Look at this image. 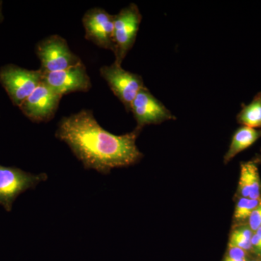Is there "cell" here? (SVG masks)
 I'll use <instances>...</instances> for the list:
<instances>
[{
    "instance_id": "5bb4252c",
    "label": "cell",
    "mask_w": 261,
    "mask_h": 261,
    "mask_svg": "<svg viewBox=\"0 0 261 261\" xmlns=\"http://www.w3.org/2000/svg\"><path fill=\"white\" fill-rule=\"evenodd\" d=\"M261 204V198L251 199L240 197L235 207L233 217L238 221H244L250 217L252 211Z\"/></svg>"
},
{
    "instance_id": "277c9868",
    "label": "cell",
    "mask_w": 261,
    "mask_h": 261,
    "mask_svg": "<svg viewBox=\"0 0 261 261\" xmlns=\"http://www.w3.org/2000/svg\"><path fill=\"white\" fill-rule=\"evenodd\" d=\"M142 18L140 9L134 3L114 15L113 53L116 57L114 63L116 64L122 65L128 51L135 45Z\"/></svg>"
},
{
    "instance_id": "7402d4cb",
    "label": "cell",
    "mask_w": 261,
    "mask_h": 261,
    "mask_svg": "<svg viewBox=\"0 0 261 261\" xmlns=\"http://www.w3.org/2000/svg\"><path fill=\"white\" fill-rule=\"evenodd\" d=\"M250 261H260V260H250Z\"/></svg>"
},
{
    "instance_id": "8fae6325",
    "label": "cell",
    "mask_w": 261,
    "mask_h": 261,
    "mask_svg": "<svg viewBox=\"0 0 261 261\" xmlns=\"http://www.w3.org/2000/svg\"><path fill=\"white\" fill-rule=\"evenodd\" d=\"M238 192L241 197L261 198V182L256 161L241 163Z\"/></svg>"
},
{
    "instance_id": "e0dca14e",
    "label": "cell",
    "mask_w": 261,
    "mask_h": 261,
    "mask_svg": "<svg viewBox=\"0 0 261 261\" xmlns=\"http://www.w3.org/2000/svg\"><path fill=\"white\" fill-rule=\"evenodd\" d=\"M226 257L231 260H247V252L240 247L228 245Z\"/></svg>"
},
{
    "instance_id": "2e32d148",
    "label": "cell",
    "mask_w": 261,
    "mask_h": 261,
    "mask_svg": "<svg viewBox=\"0 0 261 261\" xmlns=\"http://www.w3.org/2000/svg\"><path fill=\"white\" fill-rule=\"evenodd\" d=\"M249 227L253 232L261 226V204L253 211L248 218Z\"/></svg>"
},
{
    "instance_id": "d6986e66",
    "label": "cell",
    "mask_w": 261,
    "mask_h": 261,
    "mask_svg": "<svg viewBox=\"0 0 261 261\" xmlns=\"http://www.w3.org/2000/svg\"><path fill=\"white\" fill-rule=\"evenodd\" d=\"M4 20V16L3 13V2L0 1V23Z\"/></svg>"
},
{
    "instance_id": "8992f818",
    "label": "cell",
    "mask_w": 261,
    "mask_h": 261,
    "mask_svg": "<svg viewBox=\"0 0 261 261\" xmlns=\"http://www.w3.org/2000/svg\"><path fill=\"white\" fill-rule=\"evenodd\" d=\"M99 71L113 94L121 101L127 112L130 113L136 96L145 87L142 76L123 69L121 65L116 63L104 65Z\"/></svg>"
},
{
    "instance_id": "30bf717a",
    "label": "cell",
    "mask_w": 261,
    "mask_h": 261,
    "mask_svg": "<svg viewBox=\"0 0 261 261\" xmlns=\"http://www.w3.org/2000/svg\"><path fill=\"white\" fill-rule=\"evenodd\" d=\"M42 82L61 96L72 92H88L92 87L84 63L61 71L43 73Z\"/></svg>"
},
{
    "instance_id": "ba28073f",
    "label": "cell",
    "mask_w": 261,
    "mask_h": 261,
    "mask_svg": "<svg viewBox=\"0 0 261 261\" xmlns=\"http://www.w3.org/2000/svg\"><path fill=\"white\" fill-rule=\"evenodd\" d=\"M137 128L142 129L148 125L161 124L176 120V116L145 87L136 96L130 107Z\"/></svg>"
},
{
    "instance_id": "44dd1931",
    "label": "cell",
    "mask_w": 261,
    "mask_h": 261,
    "mask_svg": "<svg viewBox=\"0 0 261 261\" xmlns=\"http://www.w3.org/2000/svg\"><path fill=\"white\" fill-rule=\"evenodd\" d=\"M255 161H256V162L261 163V155L257 156V159H256V160H255Z\"/></svg>"
},
{
    "instance_id": "7c38bea8",
    "label": "cell",
    "mask_w": 261,
    "mask_h": 261,
    "mask_svg": "<svg viewBox=\"0 0 261 261\" xmlns=\"http://www.w3.org/2000/svg\"><path fill=\"white\" fill-rule=\"evenodd\" d=\"M261 138V129L243 126L236 130L231 137V143L225 154V164L230 162L239 153L248 149Z\"/></svg>"
},
{
    "instance_id": "ffe728a7",
    "label": "cell",
    "mask_w": 261,
    "mask_h": 261,
    "mask_svg": "<svg viewBox=\"0 0 261 261\" xmlns=\"http://www.w3.org/2000/svg\"><path fill=\"white\" fill-rule=\"evenodd\" d=\"M224 261H247V260H231V259L226 258L225 257Z\"/></svg>"
},
{
    "instance_id": "7a4b0ae2",
    "label": "cell",
    "mask_w": 261,
    "mask_h": 261,
    "mask_svg": "<svg viewBox=\"0 0 261 261\" xmlns=\"http://www.w3.org/2000/svg\"><path fill=\"white\" fill-rule=\"evenodd\" d=\"M42 70H28L14 64L0 68V84L13 104L20 107L42 82Z\"/></svg>"
},
{
    "instance_id": "ac0fdd59",
    "label": "cell",
    "mask_w": 261,
    "mask_h": 261,
    "mask_svg": "<svg viewBox=\"0 0 261 261\" xmlns=\"http://www.w3.org/2000/svg\"><path fill=\"white\" fill-rule=\"evenodd\" d=\"M251 245L254 253L261 257V226L252 235Z\"/></svg>"
},
{
    "instance_id": "3957f363",
    "label": "cell",
    "mask_w": 261,
    "mask_h": 261,
    "mask_svg": "<svg viewBox=\"0 0 261 261\" xmlns=\"http://www.w3.org/2000/svg\"><path fill=\"white\" fill-rule=\"evenodd\" d=\"M36 53L43 73L61 71L82 64V60L70 50L64 38L53 35L38 43Z\"/></svg>"
},
{
    "instance_id": "9c48e42d",
    "label": "cell",
    "mask_w": 261,
    "mask_h": 261,
    "mask_svg": "<svg viewBox=\"0 0 261 261\" xmlns=\"http://www.w3.org/2000/svg\"><path fill=\"white\" fill-rule=\"evenodd\" d=\"M85 38L98 47L114 51V15L102 8H92L82 18Z\"/></svg>"
},
{
    "instance_id": "9a60e30c",
    "label": "cell",
    "mask_w": 261,
    "mask_h": 261,
    "mask_svg": "<svg viewBox=\"0 0 261 261\" xmlns=\"http://www.w3.org/2000/svg\"><path fill=\"white\" fill-rule=\"evenodd\" d=\"M229 246H234L243 249L245 251L252 250L251 240H247L233 231L230 237Z\"/></svg>"
},
{
    "instance_id": "6da1fadb",
    "label": "cell",
    "mask_w": 261,
    "mask_h": 261,
    "mask_svg": "<svg viewBox=\"0 0 261 261\" xmlns=\"http://www.w3.org/2000/svg\"><path fill=\"white\" fill-rule=\"evenodd\" d=\"M142 129L115 135L104 129L90 110L83 109L63 117L58 123L56 137L65 142L87 169L107 174L115 168L138 163L143 154L136 145Z\"/></svg>"
},
{
    "instance_id": "5b68a950",
    "label": "cell",
    "mask_w": 261,
    "mask_h": 261,
    "mask_svg": "<svg viewBox=\"0 0 261 261\" xmlns=\"http://www.w3.org/2000/svg\"><path fill=\"white\" fill-rule=\"evenodd\" d=\"M47 178L44 173L34 175L18 168L0 165V206L10 212L20 194L35 188Z\"/></svg>"
},
{
    "instance_id": "4fadbf2b",
    "label": "cell",
    "mask_w": 261,
    "mask_h": 261,
    "mask_svg": "<svg viewBox=\"0 0 261 261\" xmlns=\"http://www.w3.org/2000/svg\"><path fill=\"white\" fill-rule=\"evenodd\" d=\"M237 121L243 126L261 129V92L255 94L249 104H242Z\"/></svg>"
},
{
    "instance_id": "52a82bcc",
    "label": "cell",
    "mask_w": 261,
    "mask_h": 261,
    "mask_svg": "<svg viewBox=\"0 0 261 261\" xmlns=\"http://www.w3.org/2000/svg\"><path fill=\"white\" fill-rule=\"evenodd\" d=\"M63 96L41 82L19 107L29 120L36 123L47 122L54 118Z\"/></svg>"
}]
</instances>
